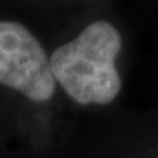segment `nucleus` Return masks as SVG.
Instances as JSON below:
<instances>
[{
    "label": "nucleus",
    "mask_w": 158,
    "mask_h": 158,
    "mask_svg": "<svg viewBox=\"0 0 158 158\" xmlns=\"http://www.w3.org/2000/svg\"><path fill=\"white\" fill-rule=\"evenodd\" d=\"M122 37L107 21H95L75 40L60 45L51 54L53 76L78 104L106 106L118 95L122 79L116 57Z\"/></svg>",
    "instance_id": "f257e3e1"
},
{
    "label": "nucleus",
    "mask_w": 158,
    "mask_h": 158,
    "mask_svg": "<svg viewBox=\"0 0 158 158\" xmlns=\"http://www.w3.org/2000/svg\"><path fill=\"white\" fill-rule=\"evenodd\" d=\"M0 84L35 102L50 100L56 91L43 45L29 29L13 21H0Z\"/></svg>",
    "instance_id": "f03ea898"
}]
</instances>
